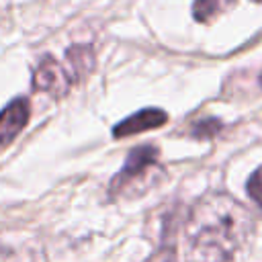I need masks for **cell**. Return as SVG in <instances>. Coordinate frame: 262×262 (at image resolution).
Masks as SVG:
<instances>
[{
  "mask_svg": "<svg viewBox=\"0 0 262 262\" xmlns=\"http://www.w3.org/2000/svg\"><path fill=\"white\" fill-rule=\"evenodd\" d=\"M29 115H31V106L29 100L23 96L14 98L0 111V147L16 139V135L29 123Z\"/></svg>",
  "mask_w": 262,
  "mask_h": 262,
  "instance_id": "obj_4",
  "label": "cell"
},
{
  "mask_svg": "<svg viewBox=\"0 0 262 262\" xmlns=\"http://www.w3.org/2000/svg\"><path fill=\"white\" fill-rule=\"evenodd\" d=\"M149 262H178L176 260V254H174V250H170V246H164Z\"/></svg>",
  "mask_w": 262,
  "mask_h": 262,
  "instance_id": "obj_10",
  "label": "cell"
},
{
  "mask_svg": "<svg viewBox=\"0 0 262 262\" xmlns=\"http://www.w3.org/2000/svg\"><path fill=\"white\" fill-rule=\"evenodd\" d=\"M260 86H262V74H260Z\"/></svg>",
  "mask_w": 262,
  "mask_h": 262,
  "instance_id": "obj_11",
  "label": "cell"
},
{
  "mask_svg": "<svg viewBox=\"0 0 262 262\" xmlns=\"http://www.w3.org/2000/svg\"><path fill=\"white\" fill-rule=\"evenodd\" d=\"M254 2H262V0H254Z\"/></svg>",
  "mask_w": 262,
  "mask_h": 262,
  "instance_id": "obj_12",
  "label": "cell"
},
{
  "mask_svg": "<svg viewBox=\"0 0 262 262\" xmlns=\"http://www.w3.org/2000/svg\"><path fill=\"white\" fill-rule=\"evenodd\" d=\"M68 72L72 76V80H78L82 76H86L88 72H92L94 68V53L92 47L88 45H74L68 49Z\"/></svg>",
  "mask_w": 262,
  "mask_h": 262,
  "instance_id": "obj_6",
  "label": "cell"
},
{
  "mask_svg": "<svg viewBox=\"0 0 262 262\" xmlns=\"http://www.w3.org/2000/svg\"><path fill=\"white\" fill-rule=\"evenodd\" d=\"M158 156L160 149L154 145H137L129 151L123 168L113 176L108 192L111 196L123 194L127 188H131L137 182H143L154 168H158Z\"/></svg>",
  "mask_w": 262,
  "mask_h": 262,
  "instance_id": "obj_2",
  "label": "cell"
},
{
  "mask_svg": "<svg viewBox=\"0 0 262 262\" xmlns=\"http://www.w3.org/2000/svg\"><path fill=\"white\" fill-rule=\"evenodd\" d=\"M72 76L70 72L51 55H45L39 66L35 68V74H33V88L35 90H41V92H47L51 96H63L70 86H72Z\"/></svg>",
  "mask_w": 262,
  "mask_h": 262,
  "instance_id": "obj_3",
  "label": "cell"
},
{
  "mask_svg": "<svg viewBox=\"0 0 262 262\" xmlns=\"http://www.w3.org/2000/svg\"><path fill=\"white\" fill-rule=\"evenodd\" d=\"M254 229L248 209L229 194L201 196L184 227V262H229Z\"/></svg>",
  "mask_w": 262,
  "mask_h": 262,
  "instance_id": "obj_1",
  "label": "cell"
},
{
  "mask_svg": "<svg viewBox=\"0 0 262 262\" xmlns=\"http://www.w3.org/2000/svg\"><path fill=\"white\" fill-rule=\"evenodd\" d=\"M246 190H248L250 199H252L256 205L262 207V166H258V168L250 174V178H248V182H246Z\"/></svg>",
  "mask_w": 262,
  "mask_h": 262,
  "instance_id": "obj_8",
  "label": "cell"
},
{
  "mask_svg": "<svg viewBox=\"0 0 262 262\" xmlns=\"http://www.w3.org/2000/svg\"><path fill=\"white\" fill-rule=\"evenodd\" d=\"M221 127H223V125H221L217 119H207V121L196 123V125L190 129V135H192V137H199V139H203V137H213L215 133L221 131Z\"/></svg>",
  "mask_w": 262,
  "mask_h": 262,
  "instance_id": "obj_9",
  "label": "cell"
},
{
  "mask_svg": "<svg viewBox=\"0 0 262 262\" xmlns=\"http://www.w3.org/2000/svg\"><path fill=\"white\" fill-rule=\"evenodd\" d=\"M168 123V115L162 108H141L137 113H133L131 117L123 119L121 123L115 125L113 135L115 137H127V135H135V133H143L149 129H158L162 125Z\"/></svg>",
  "mask_w": 262,
  "mask_h": 262,
  "instance_id": "obj_5",
  "label": "cell"
},
{
  "mask_svg": "<svg viewBox=\"0 0 262 262\" xmlns=\"http://www.w3.org/2000/svg\"><path fill=\"white\" fill-rule=\"evenodd\" d=\"M233 4H235V0H194L192 14L199 23H211L215 16H219Z\"/></svg>",
  "mask_w": 262,
  "mask_h": 262,
  "instance_id": "obj_7",
  "label": "cell"
}]
</instances>
